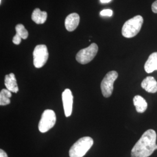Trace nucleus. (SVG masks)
<instances>
[{
    "mask_svg": "<svg viewBox=\"0 0 157 157\" xmlns=\"http://www.w3.org/2000/svg\"><path fill=\"white\" fill-rule=\"evenodd\" d=\"M56 122V113L51 109H46L42 113L39 124V130L41 133H45L52 128Z\"/></svg>",
    "mask_w": 157,
    "mask_h": 157,
    "instance_id": "obj_4",
    "label": "nucleus"
},
{
    "mask_svg": "<svg viewBox=\"0 0 157 157\" xmlns=\"http://www.w3.org/2000/svg\"><path fill=\"white\" fill-rule=\"evenodd\" d=\"M34 66L36 68L43 67L47 61L49 54L46 45L44 44L37 45L34 50Z\"/></svg>",
    "mask_w": 157,
    "mask_h": 157,
    "instance_id": "obj_7",
    "label": "nucleus"
},
{
    "mask_svg": "<svg viewBox=\"0 0 157 157\" xmlns=\"http://www.w3.org/2000/svg\"><path fill=\"white\" fill-rule=\"evenodd\" d=\"M4 83L6 89L10 91L12 93H17L18 92L19 88L17 84V78L13 73H11L9 75H6Z\"/></svg>",
    "mask_w": 157,
    "mask_h": 157,
    "instance_id": "obj_11",
    "label": "nucleus"
},
{
    "mask_svg": "<svg viewBox=\"0 0 157 157\" xmlns=\"http://www.w3.org/2000/svg\"><path fill=\"white\" fill-rule=\"evenodd\" d=\"M0 157H8L7 154L3 150H0Z\"/></svg>",
    "mask_w": 157,
    "mask_h": 157,
    "instance_id": "obj_20",
    "label": "nucleus"
},
{
    "mask_svg": "<svg viewBox=\"0 0 157 157\" xmlns=\"http://www.w3.org/2000/svg\"><path fill=\"white\" fill-rule=\"evenodd\" d=\"M157 133L152 129L146 131L132 150V157H150L157 149Z\"/></svg>",
    "mask_w": 157,
    "mask_h": 157,
    "instance_id": "obj_1",
    "label": "nucleus"
},
{
    "mask_svg": "<svg viewBox=\"0 0 157 157\" xmlns=\"http://www.w3.org/2000/svg\"><path fill=\"white\" fill-rule=\"evenodd\" d=\"M110 1H111V0H100V2H101V3H102V4L108 3Z\"/></svg>",
    "mask_w": 157,
    "mask_h": 157,
    "instance_id": "obj_21",
    "label": "nucleus"
},
{
    "mask_svg": "<svg viewBox=\"0 0 157 157\" xmlns=\"http://www.w3.org/2000/svg\"><path fill=\"white\" fill-rule=\"evenodd\" d=\"M91 137L86 136L78 139L69 150L70 157H83L93 145Z\"/></svg>",
    "mask_w": 157,
    "mask_h": 157,
    "instance_id": "obj_3",
    "label": "nucleus"
},
{
    "mask_svg": "<svg viewBox=\"0 0 157 157\" xmlns=\"http://www.w3.org/2000/svg\"><path fill=\"white\" fill-rule=\"evenodd\" d=\"M11 97L12 92L8 89H2L0 92V105L4 106L10 104Z\"/></svg>",
    "mask_w": 157,
    "mask_h": 157,
    "instance_id": "obj_15",
    "label": "nucleus"
},
{
    "mask_svg": "<svg viewBox=\"0 0 157 157\" xmlns=\"http://www.w3.org/2000/svg\"><path fill=\"white\" fill-rule=\"evenodd\" d=\"M152 11L155 13H157V0L154 1L151 6Z\"/></svg>",
    "mask_w": 157,
    "mask_h": 157,
    "instance_id": "obj_19",
    "label": "nucleus"
},
{
    "mask_svg": "<svg viewBox=\"0 0 157 157\" xmlns=\"http://www.w3.org/2000/svg\"><path fill=\"white\" fill-rule=\"evenodd\" d=\"M144 69L148 73L157 70V52L152 53L144 65Z\"/></svg>",
    "mask_w": 157,
    "mask_h": 157,
    "instance_id": "obj_12",
    "label": "nucleus"
},
{
    "mask_svg": "<svg viewBox=\"0 0 157 157\" xmlns=\"http://www.w3.org/2000/svg\"><path fill=\"white\" fill-rule=\"evenodd\" d=\"M133 104L137 112L143 113L145 112L148 107V104L146 100L140 95H136L133 98Z\"/></svg>",
    "mask_w": 157,
    "mask_h": 157,
    "instance_id": "obj_13",
    "label": "nucleus"
},
{
    "mask_svg": "<svg viewBox=\"0 0 157 157\" xmlns=\"http://www.w3.org/2000/svg\"><path fill=\"white\" fill-rule=\"evenodd\" d=\"M62 98L65 115L69 117L72 114L73 107V97L70 89H67L62 92Z\"/></svg>",
    "mask_w": 157,
    "mask_h": 157,
    "instance_id": "obj_8",
    "label": "nucleus"
},
{
    "mask_svg": "<svg viewBox=\"0 0 157 157\" xmlns=\"http://www.w3.org/2000/svg\"><path fill=\"white\" fill-rule=\"evenodd\" d=\"M98 50V45L92 43L88 47L79 51L76 56V61L81 64H86L91 62L95 57Z\"/></svg>",
    "mask_w": 157,
    "mask_h": 157,
    "instance_id": "obj_5",
    "label": "nucleus"
},
{
    "mask_svg": "<svg viewBox=\"0 0 157 157\" xmlns=\"http://www.w3.org/2000/svg\"><path fill=\"white\" fill-rule=\"evenodd\" d=\"M80 17L76 13H72L67 16L65 21V26L69 32H73L78 26Z\"/></svg>",
    "mask_w": 157,
    "mask_h": 157,
    "instance_id": "obj_9",
    "label": "nucleus"
},
{
    "mask_svg": "<svg viewBox=\"0 0 157 157\" xmlns=\"http://www.w3.org/2000/svg\"><path fill=\"white\" fill-rule=\"evenodd\" d=\"M17 34L19 35L22 39H26L28 37V30L25 28L22 24H18L15 27Z\"/></svg>",
    "mask_w": 157,
    "mask_h": 157,
    "instance_id": "obj_16",
    "label": "nucleus"
},
{
    "mask_svg": "<svg viewBox=\"0 0 157 157\" xmlns=\"http://www.w3.org/2000/svg\"><path fill=\"white\" fill-rule=\"evenodd\" d=\"M47 18V12L41 11L39 8H36L32 15V19L37 24H43Z\"/></svg>",
    "mask_w": 157,
    "mask_h": 157,
    "instance_id": "obj_14",
    "label": "nucleus"
},
{
    "mask_svg": "<svg viewBox=\"0 0 157 157\" xmlns=\"http://www.w3.org/2000/svg\"><path fill=\"white\" fill-rule=\"evenodd\" d=\"M141 87L150 93L157 92V82L152 76H148L141 82Z\"/></svg>",
    "mask_w": 157,
    "mask_h": 157,
    "instance_id": "obj_10",
    "label": "nucleus"
},
{
    "mask_svg": "<svg viewBox=\"0 0 157 157\" xmlns=\"http://www.w3.org/2000/svg\"><path fill=\"white\" fill-rule=\"evenodd\" d=\"M22 38L19 36L17 35V34H16L14 37H13V39H12V42L13 44H16V45H19L21 44V41H22Z\"/></svg>",
    "mask_w": 157,
    "mask_h": 157,
    "instance_id": "obj_18",
    "label": "nucleus"
},
{
    "mask_svg": "<svg viewBox=\"0 0 157 157\" xmlns=\"http://www.w3.org/2000/svg\"><path fill=\"white\" fill-rule=\"evenodd\" d=\"M113 14V11L111 10L107 9L104 10L100 12V15L103 17H111Z\"/></svg>",
    "mask_w": 157,
    "mask_h": 157,
    "instance_id": "obj_17",
    "label": "nucleus"
},
{
    "mask_svg": "<svg viewBox=\"0 0 157 157\" xmlns=\"http://www.w3.org/2000/svg\"><path fill=\"white\" fill-rule=\"evenodd\" d=\"M143 21V18L140 15H137L127 21L122 27V36L126 38L135 37L140 32Z\"/></svg>",
    "mask_w": 157,
    "mask_h": 157,
    "instance_id": "obj_2",
    "label": "nucleus"
},
{
    "mask_svg": "<svg viewBox=\"0 0 157 157\" xmlns=\"http://www.w3.org/2000/svg\"><path fill=\"white\" fill-rule=\"evenodd\" d=\"M1 1H2V0H0V4H1Z\"/></svg>",
    "mask_w": 157,
    "mask_h": 157,
    "instance_id": "obj_22",
    "label": "nucleus"
},
{
    "mask_svg": "<svg viewBox=\"0 0 157 157\" xmlns=\"http://www.w3.org/2000/svg\"><path fill=\"white\" fill-rule=\"evenodd\" d=\"M118 77V72L115 71L109 72L105 76L101 83V91L104 97L108 98L112 95L113 84Z\"/></svg>",
    "mask_w": 157,
    "mask_h": 157,
    "instance_id": "obj_6",
    "label": "nucleus"
}]
</instances>
